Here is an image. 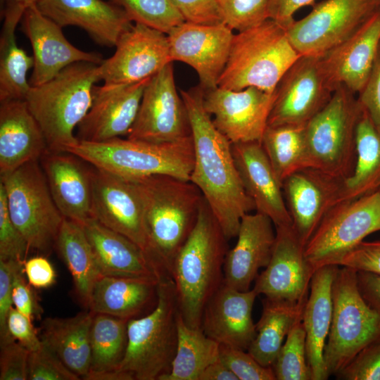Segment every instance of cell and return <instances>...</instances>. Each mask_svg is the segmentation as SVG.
I'll list each match as a JSON object with an SVG mask.
<instances>
[{"label": "cell", "mask_w": 380, "mask_h": 380, "mask_svg": "<svg viewBox=\"0 0 380 380\" xmlns=\"http://www.w3.org/2000/svg\"><path fill=\"white\" fill-rule=\"evenodd\" d=\"M194 142V163L190 181L201 191L226 238L236 237L242 217L255 210L236 167L232 143L214 125L203 106L199 85L180 90Z\"/></svg>", "instance_id": "6da1fadb"}, {"label": "cell", "mask_w": 380, "mask_h": 380, "mask_svg": "<svg viewBox=\"0 0 380 380\" xmlns=\"http://www.w3.org/2000/svg\"><path fill=\"white\" fill-rule=\"evenodd\" d=\"M228 241L203 198L196 225L176 255L170 273L179 313L190 327L201 328L205 307L223 284Z\"/></svg>", "instance_id": "7a4b0ae2"}, {"label": "cell", "mask_w": 380, "mask_h": 380, "mask_svg": "<svg viewBox=\"0 0 380 380\" xmlns=\"http://www.w3.org/2000/svg\"><path fill=\"white\" fill-rule=\"evenodd\" d=\"M134 182L144 202L151 258L171 277L174 260L196 225L204 197L191 181L170 175Z\"/></svg>", "instance_id": "3957f363"}, {"label": "cell", "mask_w": 380, "mask_h": 380, "mask_svg": "<svg viewBox=\"0 0 380 380\" xmlns=\"http://www.w3.org/2000/svg\"><path fill=\"white\" fill-rule=\"evenodd\" d=\"M100 80L98 64L80 61L67 66L51 80L30 87L25 100L49 151L66 152L78 141L74 129L89 110L93 87Z\"/></svg>", "instance_id": "277c9868"}, {"label": "cell", "mask_w": 380, "mask_h": 380, "mask_svg": "<svg viewBox=\"0 0 380 380\" xmlns=\"http://www.w3.org/2000/svg\"><path fill=\"white\" fill-rule=\"evenodd\" d=\"M66 152L96 168L131 181L156 175L190 181L194 163L192 136L165 143L120 137L101 142L78 140Z\"/></svg>", "instance_id": "5b68a950"}, {"label": "cell", "mask_w": 380, "mask_h": 380, "mask_svg": "<svg viewBox=\"0 0 380 380\" xmlns=\"http://www.w3.org/2000/svg\"><path fill=\"white\" fill-rule=\"evenodd\" d=\"M300 56L286 29L269 18L234 34L218 87L232 90L253 87L273 94L282 76Z\"/></svg>", "instance_id": "8992f818"}, {"label": "cell", "mask_w": 380, "mask_h": 380, "mask_svg": "<svg viewBox=\"0 0 380 380\" xmlns=\"http://www.w3.org/2000/svg\"><path fill=\"white\" fill-rule=\"evenodd\" d=\"M179 313L171 277L158 286L154 308L127 322V346L119 370L136 380H160L172 367L177 346Z\"/></svg>", "instance_id": "52a82bcc"}, {"label": "cell", "mask_w": 380, "mask_h": 380, "mask_svg": "<svg viewBox=\"0 0 380 380\" xmlns=\"http://www.w3.org/2000/svg\"><path fill=\"white\" fill-rule=\"evenodd\" d=\"M362 107L356 94L338 87L305 125L310 167L346 179L353 172L355 133Z\"/></svg>", "instance_id": "ba28073f"}, {"label": "cell", "mask_w": 380, "mask_h": 380, "mask_svg": "<svg viewBox=\"0 0 380 380\" xmlns=\"http://www.w3.org/2000/svg\"><path fill=\"white\" fill-rule=\"evenodd\" d=\"M332 284L333 313L324 358L336 375L366 346L380 338V316L362 298L357 271L341 266Z\"/></svg>", "instance_id": "9c48e42d"}, {"label": "cell", "mask_w": 380, "mask_h": 380, "mask_svg": "<svg viewBox=\"0 0 380 380\" xmlns=\"http://www.w3.org/2000/svg\"><path fill=\"white\" fill-rule=\"evenodd\" d=\"M10 216L30 249L49 253L55 248L64 217L49 190L39 160L0 175Z\"/></svg>", "instance_id": "30bf717a"}, {"label": "cell", "mask_w": 380, "mask_h": 380, "mask_svg": "<svg viewBox=\"0 0 380 380\" xmlns=\"http://www.w3.org/2000/svg\"><path fill=\"white\" fill-rule=\"evenodd\" d=\"M380 231V189L341 201L324 217L305 246L313 273L341 258L368 235Z\"/></svg>", "instance_id": "8fae6325"}, {"label": "cell", "mask_w": 380, "mask_h": 380, "mask_svg": "<svg viewBox=\"0 0 380 380\" xmlns=\"http://www.w3.org/2000/svg\"><path fill=\"white\" fill-rule=\"evenodd\" d=\"M286 29L301 56H320L354 33L379 7L380 0H324Z\"/></svg>", "instance_id": "7c38bea8"}, {"label": "cell", "mask_w": 380, "mask_h": 380, "mask_svg": "<svg viewBox=\"0 0 380 380\" xmlns=\"http://www.w3.org/2000/svg\"><path fill=\"white\" fill-rule=\"evenodd\" d=\"M172 63L166 65L146 84L128 139L165 143L191 136L187 109L176 89Z\"/></svg>", "instance_id": "4fadbf2b"}, {"label": "cell", "mask_w": 380, "mask_h": 380, "mask_svg": "<svg viewBox=\"0 0 380 380\" xmlns=\"http://www.w3.org/2000/svg\"><path fill=\"white\" fill-rule=\"evenodd\" d=\"M334 90L319 56H300L275 89L267 125H305L328 103Z\"/></svg>", "instance_id": "5bb4252c"}, {"label": "cell", "mask_w": 380, "mask_h": 380, "mask_svg": "<svg viewBox=\"0 0 380 380\" xmlns=\"http://www.w3.org/2000/svg\"><path fill=\"white\" fill-rule=\"evenodd\" d=\"M92 215L137 244L152 261L144 202L134 181L93 166Z\"/></svg>", "instance_id": "9a60e30c"}, {"label": "cell", "mask_w": 380, "mask_h": 380, "mask_svg": "<svg viewBox=\"0 0 380 380\" xmlns=\"http://www.w3.org/2000/svg\"><path fill=\"white\" fill-rule=\"evenodd\" d=\"M114 54L99 65L106 86L129 84L152 77L173 62L167 34L141 23L124 32Z\"/></svg>", "instance_id": "2e32d148"}, {"label": "cell", "mask_w": 380, "mask_h": 380, "mask_svg": "<svg viewBox=\"0 0 380 380\" xmlns=\"http://www.w3.org/2000/svg\"><path fill=\"white\" fill-rule=\"evenodd\" d=\"M275 95L250 87L204 90L203 106L216 128L232 144L261 142Z\"/></svg>", "instance_id": "e0dca14e"}, {"label": "cell", "mask_w": 380, "mask_h": 380, "mask_svg": "<svg viewBox=\"0 0 380 380\" xmlns=\"http://www.w3.org/2000/svg\"><path fill=\"white\" fill-rule=\"evenodd\" d=\"M233 30L224 23L201 25L183 22L167 34L172 61L191 66L205 91L218 87L227 64Z\"/></svg>", "instance_id": "ac0fdd59"}, {"label": "cell", "mask_w": 380, "mask_h": 380, "mask_svg": "<svg viewBox=\"0 0 380 380\" xmlns=\"http://www.w3.org/2000/svg\"><path fill=\"white\" fill-rule=\"evenodd\" d=\"M275 229L270 260L257 276L253 289L270 300L305 303L314 274L305 257V245L292 226Z\"/></svg>", "instance_id": "d6986e66"}, {"label": "cell", "mask_w": 380, "mask_h": 380, "mask_svg": "<svg viewBox=\"0 0 380 380\" xmlns=\"http://www.w3.org/2000/svg\"><path fill=\"white\" fill-rule=\"evenodd\" d=\"M343 180L306 167L283 182V194L292 227L305 246L327 213L343 201Z\"/></svg>", "instance_id": "ffe728a7"}, {"label": "cell", "mask_w": 380, "mask_h": 380, "mask_svg": "<svg viewBox=\"0 0 380 380\" xmlns=\"http://www.w3.org/2000/svg\"><path fill=\"white\" fill-rule=\"evenodd\" d=\"M20 30L29 39L33 51L34 66L29 83L41 85L55 77L74 63L86 61L100 65L102 55L87 52L73 46L63 35L62 27L32 4L26 7Z\"/></svg>", "instance_id": "44dd1931"}, {"label": "cell", "mask_w": 380, "mask_h": 380, "mask_svg": "<svg viewBox=\"0 0 380 380\" xmlns=\"http://www.w3.org/2000/svg\"><path fill=\"white\" fill-rule=\"evenodd\" d=\"M149 80L129 84L94 85L91 106L77 126V139L101 142L127 136Z\"/></svg>", "instance_id": "7402d4cb"}, {"label": "cell", "mask_w": 380, "mask_h": 380, "mask_svg": "<svg viewBox=\"0 0 380 380\" xmlns=\"http://www.w3.org/2000/svg\"><path fill=\"white\" fill-rule=\"evenodd\" d=\"M380 44V7L350 37L319 56L323 70L336 89L355 94L364 87Z\"/></svg>", "instance_id": "603a6c76"}, {"label": "cell", "mask_w": 380, "mask_h": 380, "mask_svg": "<svg viewBox=\"0 0 380 380\" xmlns=\"http://www.w3.org/2000/svg\"><path fill=\"white\" fill-rule=\"evenodd\" d=\"M39 163L62 215L81 224L92 219L93 166L71 153L49 151Z\"/></svg>", "instance_id": "cb8c5ba5"}, {"label": "cell", "mask_w": 380, "mask_h": 380, "mask_svg": "<svg viewBox=\"0 0 380 380\" xmlns=\"http://www.w3.org/2000/svg\"><path fill=\"white\" fill-rule=\"evenodd\" d=\"M232 151L243 186L254 203L255 212L269 217L275 227L292 226L282 184L261 143H234Z\"/></svg>", "instance_id": "d4e9b609"}, {"label": "cell", "mask_w": 380, "mask_h": 380, "mask_svg": "<svg viewBox=\"0 0 380 380\" xmlns=\"http://www.w3.org/2000/svg\"><path fill=\"white\" fill-rule=\"evenodd\" d=\"M273 224L269 217L258 212L242 217L236 244L225 257V285L241 291L250 290L259 270L270 260L276 240Z\"/></svg>", "instance_id": "484cf974"}, {"label": "cell", "mask_w": 380, "mask_h": 380, "mask_svg": "<svg viewBox=\"0 0 380 380\" xmlns=\"http://www.w3.org/2000/svg\"><path fill=\"white\" fill-rule=\"evenodd\" d=\"M36 6L61 27H79L96 44L109 48L132 25L126 12L109 1L39 0Z\"/></svg>", "instance_id": "4316f807"}, {"label": "cell", "mask_w": 380, "mask_h": 380, "mask_svg": "<svg viewBox=\"0 0 380 380\" xmlns=\"http://www.w3.org/2000/svg\"><path fill=\"white\" fill-rule=\"evenodd\" d=\"M257 296L253 289L241 291L223 283L205 307L203 332L220 345L247 350L256 334L252 312Z\"/></svg>", "instance_id": "83f0119b"}, {"label": "cell", "mask_w": 380, "mask_h": 380, "mask_svg": "<svg viewBox=\"0 0 380 380\" xmlns=\"http://www.w3.org/2000/svg\"><path fill=\"white\" fill-rule=\"evenodd\" d=\"M101 275L148 278L170 277L149 259L135 243L92 218L83 224Z\"/></svg>", "instance_id": "f1b7e54d"}, {"label": "cell", "mask_w": 380, "mask_h": 380, "mask_svg": "<svg viewBox=\"0 0 380 380\" xmlns=\"http://www.w3.org/2000/svg\"><path fill=\"white\" fill-rule=\"evenodd\" d=\"M48 151L44 133L25 100L1 102L0 175L39 160Z\"/></svg>", "instance_id": "f546056e"}, {"label": "cell", "mask_w": 380, "mask_h": 380, "mask_svg": "<svg viewBox=\"0 0 380 380\" xmlns=\"http://www.w3.org/2000/svg\"><path fill=\"white\" fill-rule=\"evenodd\" d=\"M338 267L326 265L315 272L303 309L302 322L312 380H326L329 377L324 353L333 313L332 284Z\"/></svg>", "instance_id": "4dcf8cb0"}, {"label": "cell", "mask_w": 380, "mask_h": 380, "mask_svg": "<svg viewBox=\"0 0 380 380\" xmlns=\"http://www.w3.org/2000/svg\"><path fill=\"white\" fill-rule=\"evenodd\" d=\"M158 280L101 275L91 291L88 309L129 320L153 310L158 300Z\"/></svg>", "instance_id": "1f68e13d"}, {"label": "cell", "mask_w": 380, "mask_h": 380, "mask_svg": "<svg viewBox=\"0 0 380 380\" xmlns=\"http://www.w3.org/2000/svg\"><path fill=\"white\" fill-rule=\"evenodd\" d=\"M93 315L89 310L70 317H46L40 327L42 343L82 379L90 370Z\"/></svg>", "instance_id": "d6a6232c"}, {"label": "cell", "mask_w": 380, "mask_h": 380, "mask_svg": "<svg viewBox=\"0 0 380 380\" xmlns=\"http://www.w3.org/2000/svg\"><path fill=\"white\" fill-rule=\"evenodd\" d=\"M26 7L21 3L6 1L3 11L0 34V102L25 99L31 87L27 74L34 66V58L18 46L15 34Z\"/></svg>", "instance_id": "836d02e7"}, {"label": "cell", "mask_w": 380, "mask_h": 380, "mask_svg": "<svg viewBox=\"0 0 380 380\" xmlns=\"http://www.w3.org/2000/svg\"><path fill=\"white\" fill-rule=\"evenodd\" d=\"M55 248L72 275L77 299L88 308L91 291L101 274L83 225L64 217Z\"/></svg>", "instance_id": "e575fe53"}, {"label": "cell", "mask_w": 380, "mask_h": 380, "mask_svg": "<svg viewBox=\"0 0 380 380\" xmlns=\"http://www.w3.org/2000/svg\"><path fill=\"white\" fill-rule=\"evenodd\" d=\"M305 303L293 304L265 298L255 324V336L247 350L261 365L272 367L284 338L302 320Z\"/></svg>", "instance_id": "d590c367"}, {"label": "cell", "mask_w": 380, "mask_h": 380, "mask_svg": "<svg viewBox=\"0 0 380 380\" xmlns=\"http://www.w3.org/2000/svg\"><path fill=\"white\" fill-rule=\"evenodd\" d=\"M353 173L343 180V201L369 194L380 186V134L363 109L355 133Z\"/></svg>", "instance_id": "8d00e7d4"}, {"label": "cell", "mask_w": 380, "mask_h": 380, "mask_svg": "<svg viewBox=\"0 0 380 380\" xmlns=\"http://www.w3.org/2000/svg\"><path fill=\"white\" fill-rule=\"evenodd\" d=\"M177 346L170 372L160 380H198L202 372L220 358V344L201 328H193L177 319Z\"/></svg>", "instance_id": "74e56055"}, {"label": "cell", "mask_w": 380, "mask_h": 380, "mask_svg": "<svg viewBox=\"0 0 380 380\" xmlns=\"http://www.w3.org/2000/svg\"><path fill=\"white\" fill-rule=\"evenodd\" d=\"M305 125L267 127L261 145L280 181L303 168L310 167Z\"/></svg>", "instance_id": "f35d334b"}, {"label": "cell", "mask_w": 380, "mask_h": 380, "mask_svg": "<svg viewBox=\"0 0 380 380\" xmlns=\"http://www.w3.org/2000/svg\"><path fill=\"white\" fill-rule=\"evenodd\" d=\"M127 322L94 313L90 330L91 365L87 375L119 369L127 346Z\"/></svg>", "instance_id": "ab89813d"}, {"label": "cell", "mask_w": 380, "mask_h": 380, "mask_svg": "<svg viewBox=\"0 0 380 380\" xmlns=\"http://www.w3.org/2000/svg\"><path fill=\"white\" fill-rule=\"evenodd\" d=\"M272 367L276 380H312L302 320L289 331Z\"/></svg>", "instance_id": "60d3db41"}, {"label": "cell", "mask_w": 380, "mask_h": 380, "mask_svg": "<svg viewBox=\"0 0 380 380\" xmlns=\"http://www.w3.org/2000/svg\"><path fill=\"white\" fill-rule=\"evenodd\" d=\"M121 7L134 23L167 34L184 22L171 0H108Z\"/></svg>", "instance_id": "b9f144b4"}, {"label": "cell", "mask_w": 380, "mask_h": 380, "mask_svg": "<svg viewBox=\"0 0 380 380\" xmlns=\"http://www.w3.org/2000/svg\"><path fill=\"white\" fill-rule=\"evenodd\" d=\"M270 0H217L223 23L241 32L269 19Z\"/></svg>", "instance_id": "7bdbcfd3"}, {"label": "cell", "mask_w": 380, "mask_h": 380, "mask_svg": "<svg viewBox=\"0 0 380 380\" xmlns=\"http://www.w3.org/2000/svg\"><path fill=\"white\" fill-rule=\"evenodd\" d=\"M30 247L9 214L4 188L0 183V260L24 262Z\"/></svg>", "instance_id": "ee69618b"}, {"label": "cell", "mask_w": 380, "mask_h": 380, "mask_svg": "<svg viewBox=\"0 0 380 380\" xmlns=\"http://www.w3.org/2000/svg\"><path fill=\"white\" fill-rule=\"evenodd\" d=\"M220 359L238 380H276L272 367L261 365L247 350L220 345Z\"/></svg>", "instance_id": "f6af8a7d"}, {"label": "cell", "mask_w": 380, "mask_h": 380, "mask_svg": "<svg viewBox=\"0 0 380 380\" xmlns=\"http://www.w3.org/2000/svg\"><path fill=\"white\" fill-rule=\"evenodd\" d=\"M28 379L78 380L80 378L42 343L40 348L30 353Z\"/></svg>", "instance_id": "bcb514c9"}, {"label": "cell", "mask_w": 380, "mask_h": 380, "mask_svg": "<svg viewBox=\"0 0 380 380\" xmlns=\"http://www.w3.org/2000/svg\"><path fill=\"white\" fill-rule=\"evenodd\" d=\"M335 376L342 380H380V338L362 348Z\"/></svg>", "instance_id": "7dc6e473"}, {"label": "cell", "mask_w": 380, "mask_h": 380, "mask_svg": "<svg viewBox=\"0 0 380 380\" xmlns=\"http://www.w3.org/2000/svg\"><path fill=\"white\" fill-rule=\"evenodd\" d=\"M0 346V380L28 379L30 352L13 338Z\"/></svg>", "instance_id": "c3c4849f"}, {"label": "cell", "mask_w": 380, "mask_h": 380, "mask_svg": "<svg viewBox=\"0 0 380 380\" xmlns=\"http://www.w3.org/2000/svg\"><path fill=\"white\" fill-rule=\"evenodd\" d=\"M171 1L185 22L201 25L223 23L217 0Z\"/></svg>", "instance_id": "681fc988"}, {"label": "cell", "mask_w": 380, "mask_h": 380, "mask_svg": "<svg viewBox=\"0 0 380 380\" xmlns=\"http://www.w3.org/2000/svg\"><path fill=\"white\" fill-rule=\"evenodd\" d=\"M24 262L0 260V343L12 338L7 329V319L13 308V282L16 270Z\"/></svg>", "instance_id": "f907efd6"}, {"label": "cell", "mask_w": 380, "mask_h": 380, "mask_svg": "<svg viewBox=\"0 0 380 380\" xmlns=\"http://www.w3.org/2000/svg\"><path fill=\"white\" fill-rule=\"evenodd\" d=\"M338 266L380 274V241H362L346 253Z\"/></svg>", "instance_id": "816d5d0a"}, {"label": "cell", "mask_w": 380, "mask_h": 380, "mask_svg": "<svg viewBox=\"0 0 380 380\" xmlns=\"http://www.w3.org/2000/svg\"><path fill=\"white\" fill-rule=\"evenodd\" d=\"M357 99L380 134V44L369 76Z\"/></svg>", "instance_id": "f5cc1de1"}, {"label": "cell", "mask_w": 380, "mask_h": 380, "mask_svg": "<svg viewBox=\"0 0 380 380\" xmlns=\"http://www.w3.org/2000/svg\"><path fill=\"white\" fill-rule=\"evenodd\" d=\"M32 322L15 308H12L7 319L10 336L30 352L37 350L42 346Z\"/></svg>", "instance_id": "db71d44e"}, {"label": "cell", "mask_w": 380, "mask_h": 380, "mask_svg": "<svg viewBox=\"0 0 380 380\" xmlns=\"http://www.w3.org/2000/svg\"><path fill=\"white\" fill-rule=\"evenodd\" d=\"M23 265L19 267L14 274L12 298L14 308L29 319L40 311L35 293L23 276Z\"/></svg>", "instance_id": "11a10c76"}, {"label": "cell", "mask_w": 380, "mask_h": 380, "mask_svg": "<svg viewBox=\"0 0 380 380\" xmlns=\"http://www.w3.org/2000/svg\"><path fill=\"white\" fill-rule=\"evenodd\" d=\"M23 271L29 284L36 289L49 288L56 281V271L44 256H35L25 260Z\"/></svg>", "instance_id": "9f6ffc18"}, {"label": "cell", "mask_w": 380, "mask_h": 380, "mask_svg": "<svg viewBox=\"0 0 380 380\" xmlns=\"http://www.w3.org/2000/svg\"><path fill=\"white\" fill-rule=\"evenodd\" d=\"M315 0H270L269 18L286 29L295 20L293 15L300 8L313 6Z\"/></svg>", "instance_id": "6f0895ef"}, {"label": "cell", "mask_w": 380, "mask_h": 380, "mask_svg": "<svg viewBox=\"0 0 380 380\" xmlns=\"http://www.w3.org/2000/svg\"><path fill=\"white\" fill-rule=\"evenodd\" d=\"M359 291L369 306L380 316V274L357 272Z\"/></svg>", "instance_id": "680465c9"}, {"label": "cell", "mask_w": 380, "mask_h": 380, "mask_svg": "<svg viewBox=\"0 0 380 380\" xmlns=\"http://www.w3.org/2000/svg\"><path fill=\"white\" fill-rule=\"evenodd\" d=\"M198 380H238L236 376L219 358L202 372Z\"/></svg>", "instance_id": "91938a15"}, {"label": "cell", "mask_w": 380, "mask_h": 380, "mask_svg": "<svg viewBox=\"0 0 380 380\" xmlns=\"http://www.w3.org/2000/svg\"><path fill=\"white\" fill-rule=\"evenodd\" d=\"M86 380H133L129 374L119 369L107 371L98 374L87 375Z\"/></svg>", "instance_id": "94428289"}, {"label": "cell", "mask_w": 380, "mask_h": 380, "mask_svg": "<svg viewBox=\"0 0 380 380\" xmlns=\"http://www.w3.org/2000/svg\"><path fill=\"white\" fill-rule=\"evenodd\" d=\"M5 1H15L25 4L26 6L36 4L39 0H3Z\"/></svg>", "instance_id": "6125c7cd"}]
</instances>
